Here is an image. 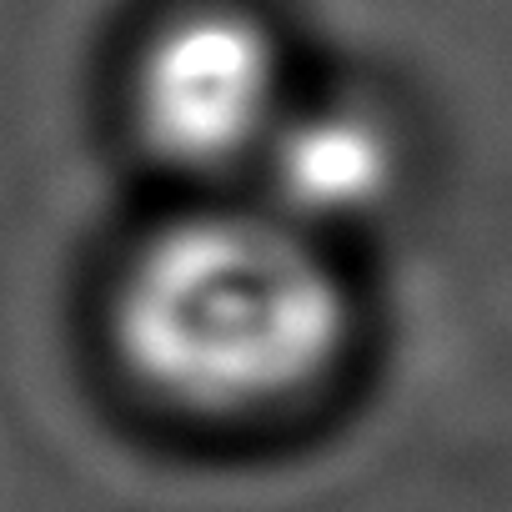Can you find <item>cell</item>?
<instances>
[{
    "label": "cell",
    "mask_w": 512,
    "mask_h": 512,
    "mask_svg": "<svg viewBox=\"0 0 512 512\" xmlns=\"http://www.w3.org/2000/svg\"><path fill=\"white\" fill-rule=\"evenodd\" d=\"M116 357L171 412L236 422L312 397L347 352L352 297L327 241L262 201L151 231L111 307Z\"/></svg>",
    "instance_id": "obj_1"
},
{
    "label": "cell",
    "mask_w": 512,
    "mask_h": 512,
    "mask_svg": "<svg viewBox=\"0 0 512 512\" xmlns=\"http://www.w3.org/2000/svg\"><path fill=\"white\" fill-rule=\"evenodd\" d=\"M287 111L282 46L236 6H196L156 26L131 76L141 141L191 176L256 171Z\"/></svg>",
    "instance_id": "obj_2"
},
{
    "label": "cell",
    "mask_w": 512,
    "mask_h": 512,
    "mask_svg": "<svg viewBox=\"0 0 512 512\" xmlns=\"http://www.w3.org/2000/svg\"><path fill=\"white\" fill-rule=\"evenodd\" d=\"M251 176L262 181L267 211L327 241V231L372 216L392 196L397 141L352 101L292 106Z\"/></svg>",
    "instance_id": "obj_3"
}]
</instances>
